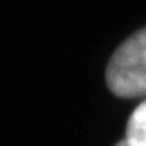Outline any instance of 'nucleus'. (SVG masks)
Listing matches in <instances>:
<instances>
[{"mask_svg":"<svg viewBox=\"0 0 146 146\" xmlns=\"http://www.w3.org/2000/svg\"><path fill=\"white\" fill-rule=\"evenodd\" d=\"M106 82L118 97L146 96V27L113 52L106 69Z\"/></svg>","mask_w":146,"mask_h":146,"instance_id":"1","label":"nucleus"},{"mask_svg":"<svg viewBox=\"0 0 146 146\" xmlns=\"http://www.w3.org/2000/svg\"><path fill=\"white\" fill-rule=\"evenodd\" d=\"M128 146H146V100L133 110L125 128Z\"/></svg>","mask_w":146,"mask_h":146,"instance_id":"2","label":"nucleus"},{"mask_svg":"<svg viewBox=\"0 0 146 146\" xmlns=\"http://www.w3.org/2000/svg\"><path fill=\"white\" fill-rule=\"evenodd\" d=\"M116 146H128V143L127 142H125V140H122V142H119Z\"/></svg>","mask_w":146,"mask_h":146,"instance_id":"3","label":"nucleus"}]
</instances>
